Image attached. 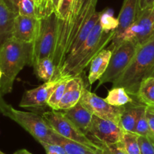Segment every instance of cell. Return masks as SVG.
Wrapping results in <instances>:
<instances>
[{"instance_id": "cell-1", "label": "cell", "mask_w": 154, "mask_h": 154, "mask_svg": "<svg viewBox=\"0 0 154 154\" xmlns=\"http://www.w3.org/2000/svg\"><path fill=\"white\" fill-rule=\"evenodd\" d=\"M114 35L115 31L110 33L103 31L98 22L84 45L74 55L66 58L55 78L72 79L80 76L93 59L112 42Z\"/></svg>"}, {"instance_id": "cell-2", "label": "cell", "mask_w": 154, "mask_h": 154, "mask_svg": "<svg viewBox=\"0 0 154 154\" xmlns=\"http://www.w3.org/2000/svg\"><path fill=\"white\" fill-rule=\"evenodd\" d=\"M154 72V34L138 45L132 61L122 75L113 82V87H123L132 98L138 92L140 84Z\"/></svg>"}, {"instance_id": "cell-3", "label": "cell", "mask_w": 154, "mask_h": 154, "mask_svg": "<svg viewBox=\"0 0 154 154\" xmlns=\"http://www.w3.org/2000/svg\"><path fill=\"white\" fill-rule=\"evenodd\" d=\"M32 44L25 43L11 38L0 46V68L2 77L0 91L3 95L10 93L19 72L26 65L31 66Z\"/></svg>"}, {"instance_id": "cell-4", "label": "cell", "mask_w": 154, "mask_h": 154, "mask_svg": "<svg viewBox=\"0 0 154 154\" xmlns=\"http://www.w3.org/2000/svg\"><path fill=\"white\" fill-rule=\"evenodd\" d=\"M98 0H75L69 16L65 21H58L57 27V42L62 45L73 42L80 30L96 11Z\"/></svg>"}, {"instance_id": "cell-5", "label": "cell", "mask_w": 154, "mask_h": 154, "mask_svg": "<svg viewBox=\"0 0 154 154\" xmlns=\"http://www.w3.org/2000/svg\"><path fill=\"white\" fill-rule=\"evenodd\" d=\"M57 27V16L55 12L40 19L38 33L32 43V66L45 57H50L53 60Z\"/></svg>"}, {"instance_id": "cell-6", "label": "cell", "mask_w": 154, "mask_h": 154, "mask_svg": "<svg viewBox=\"0 0 154 154\" xmlns=\"http://www.w3.org/2000/svg\"><path fill=\"white\" fill-rule=\"evenodd\" d=\"M154 34V8L142 11L137 15L135 22L120 36L114 37L108 49L112 50L120 42L134 41L137 45L143 43Z\"/></svg>"}, {"instance_id": "cell-7", "label": "cell", "mask_w": 154, "mask_h": 154, "mask_svg": "<svg viewBox=\"0 0 154 154\" xmlns=\"http://www.w3.org/2000/svg\"><path fill=\"white\" fill-rule=\"evenodd\" d=\"M44 119L47 121L53 131L57 134L86 145L95 150H99L100 147L93 141L87 135L81 131L73 122H71L63 112L50 110L42 114Z\"/></svg>"}, {"instance_id": "cell-8", "label": "cell", "mask_w": 154, "mask_h": 154, "mask_svg": "<svg viewBox=\"0 0 154 154\" xmlns=\"http://www.w3.org/2000/svg\"><path fill=\"white\" fill-rule=\"evenodd\" d=\"M8 117L19 124L39 143H53L54 131L42 116L32 112L16 110L11 107Z\"/></svg>"}, {"instance_id": "cell-9", "label": "cell", "mask_w": 154, "mask_h": 154, "mask_svg": "<svg viewBox=\"0 0 154 154\" xmlns=\"http://www.w3.org/2000/svg\"><path fill=\"white\" fill-rule=\"evenodd\" d=\"M138 45L134 41H124L112 50L111 60L106 71L99 80V87L108 82H114L128 67L136 51Z\"/></svg>"}, {"instance_id": "cell-10", "label": "cell", "mask_w": 154, "mask_h": 154, "mask_svg": "<svg viewBox=\"0 0 154 154\" xmlns=\"http://www.w3.org/2000/svg\"><path fill=\"white\" fill-rule=\"evenodd\" d=\"M80 102L93 116L101 119L111 120L120 124V117L125 107H114L108 104L105 98H102L85 88Z\"/></svg>"}, {"instance_id": "cell-11", "label": "cell", "mask_w": 154, "mask_h": 154, "mask_svg": "<svg viewBox=\"0 0 154 154\" xmlns=\"http://www.w3.org/2000/svg\"><path fill=\"white\" fill-rule=\"evenodd\" d=\"M124 131L116 122L93 116L87 136L99 146L100 143L114 144L121 141Z\"/></svg>"}, {"instance_id": "cell-12", "label": "cell", "mask_w": 154, "mask_h": 154, "mask_svg": "<svg viewBox=\"0 0 154 154\" xmlns=\"http://www.w3.org/2000/svg\"><path fill=\"white\" fill-rule=\"evenodd\" d=\"M66 78H54L38 87L24 92L19 106L28 110H42L48 107V101L59 84Z\"/></svg>"}, {"instance_id": "cell-13", "label": "cell", "mask_w": 154, "mask_h": 154, "mask_svg": "<svg viewBox=\"0 0 154 154\" xmlns=\"http://www.w3.org/2000/svg\"><path fill=\"white\" fill-rule=\"evenodd\" d=\"M40 19L18 14L14 21L12 38L25 43L32 44L37 36Z\"/></svg>"}, {"instance_id": "cell-14", "label": "cell", "mask_w": 154, "mask_h": 154, "mask_svg": "<svg viewBox=\"0 0 154 154\" xmlns=\"http://www.w3.org/2000/svg\"><path fill=\"white\" fill-rule=\"evenodd\" d=\"M85 86L81 77L77 76L69 80L63 98L59 104V110H66L75 107L82 98Z\"/></svg>"}, {"instance_id": "cell-15", "label": "cell", "mask_w": 154, "mask_h": 154, "mask_svg": "<svg viewBox=\"0 0 154 154\" xmlns=\"http://www.w3.org/2000/svg\"><path fill=\"white\" fill-rule=\"evenodd\" d=\"M64 114L69 120L73 122L82 132L87 135L91 126L93 115L81 104V102L75 107L64 110Z\"/></svg>"}, {"instance_id": "cell-16", "label": "cell", "mask_w": 154, "mask_h": 154, "mask_svg": "<svg viewBox=\"0 0 154 154\" xmlns=\"http://www.w3.org/2000/svg\"><path fill=\"white\" fill-rule=\"evenodd\" d=\"M147 108V106L137 102V101L125 106L124 111L120 117V125L124 131L135 133V125L141 113Z\"/></svg>"}, {"instance_id": "cell-17", "label": "cell", "mask_w": 154, "mask_h": 154, "mask_svg": "<svg viewBox=\"0 0 154 154\" xmlns=\"http://www.w3.org/2000/svg\"><path fill=\"white\" fill-rule=\"evenodd\" d=\"M138 11V0H124L118 16L119 26L114 37L120 36L136 20Z\"/></svg>"}, {"instance_id": "cell-18", "label": "cell", "mask_w": 154, "mask_h": 154, "mask_svg": "<svg viewBox=\"0 0 154 154\" xmlns=\"http://www.w3.org/2000/svg\"><path fill=\"white\" fill-rule=\"evenodd\" d=\"M18 14L12 11L4 2L0 0V46L12 38L14 21Z\"/></svg>"}, {"instance_id": "cell-19", "label": "cell", "mask_w": 154, "mask_h": 154, "mask_svg": "<svg viewBox=\"0 0 154 154\" xmlns=\"http://www.w3.org/2000/svg\"><path fill=\"white\" fill-rule=\"evenodd\" d=\"M112 51L108 48H105L99 53L90 63V72L88 75V81L93 85L96 81L99 80L106 71L111 60Z\"/></svg>"}, {"instance_id": "cell-20", "label": "cell", "mask_w": 154, "mask_h": 154, "mask_svg": "<svg viewBox=\"0 0 154 154\" xmlns=\"http://www.w3.org/2000/svg\"><path fill=\"white\" fill-rule=\"evenodd\" d=\"M100 14L101 11H96L91 17H90V19L85 23V24L83 26V27L81 28V30H80L78 36H76V38H75V39L74 40V42H72V46H71L70 49H69V54H68V56L66 58H68V57H72V55H74V54L78 51V50L84 45V42L87 41V39H88V37L90 36V34L92 32V30H93V27H94L95 26H96V24L99 22Z\"/></svg>"}, {"instance_id": "cell-21", "label": "cell", "mask_w": 154, "mask_h": 154, "mask_svg": "<svg viewBox=\"0 0 154 154\" xmlns=\"http://www.w3.org/2000/svg\"><path fill=\"white\" fill-rule=\"evenodd\" d=\"M53 143L61 145L66 154H99V150H95L86 145L66 138L56 132L53 133Z\"/></svg>"}, {"instance_id": "cell-22", "label": "cell", "mask_w": 154, "mask_h": 154, "mask_svg": "<svg viewBox=\"0 0 154 154\" xmlns=\"http://www.w3.org/2000/svg\"><path fill=\"white\" fill-rule=\"evenodd\" d=\"M134 99L147 107H154V76L141 82Z\"/></svg>"}, {"instance_id": "cell-23", "label": "cell", "mask_w": 154, "mask_h": 154, "mask_svg": "<svg viewBox=\"0 0 154 154\" xmlns=\"http://www.w3.org/2000/svg\"><path fill=\"white\" fill-rule=\"evenodd\" d=\"M35 73L39 79L45 82L54 79L57 73V66L54 60L50 57H45L38 61L34 65Z\"/></svg>"}, {"instance_id": "cell-24", "label": "cell", "mask_w": 154, "mask_h": 154, "mask_svg": "<svg viewBox=\"0 0 154 154\" xmlns=\"http://www.w3.org/2000/svg\"><path fill=\"white\" fill-rule=\"evenodd\" d=\"M105 100L114 107H125L135 101V99L123 87H112L108 91Z\"/></svg>"}, {"instance_id": "cell-25", "label": "cell", "mask_w": 154, "mask_h": 154, "mask_svg": "<svg viewBox=\"0 0 154 154\" xmlns=\"http://www.w3.org/2000/svg\"><path fill=\"white\" fill-rule=\"evenodd\" d=\"M138 136V134L133 132H123V137L120 142L127 154H141Z\"/></svg>"}, {"instance_id": "cell-26", "label": "cell", "mask_w": 154, "mask_h": 154, "mask_svg": "<svg viewBox=\"0 0 154 154\" xmlns=\"http://www.w3.org/2000/svg\"><path fill=\"white\" fill-rule=\"evenodd\" d=\"M99 23L102 30L106 33L115 31L119 26L118 18H114L113 11L110 8L101 11Z\"/></svg>"}, {"instance_id": "cell-27", "label": "cell", "mask_w": 154, "mask_h": 154, "mask_svg": "<svg viewBox=\"0 0 154 154\" xmlns=\"http://www.w3.org/2000/svg\"><path fill=\"white\" fill-rule=\"evenodd\" d=\"M69 79H70L66 78L62 80L61 82L57 85V87L56 88L54 91L51 95L49 101H48V107H50L52 110L59 111V104L63 98L66 85H67V83Z\"/></svg>"}, {"instance_id": "cell-28", "label": "cell", "mask_w": 154, "mask_h": 154, "mask_svg": "<svg viewBox=\"0 0 154 154\" xmlns=\"http://www.w3.org/2000/svg\"><path fill=\"white\" fill-rule=\"evenodd\" d=\"M18 14L38 18L36 0H19Z\"/></svg>"}, {"instance_id": "cell-29", "label": "cell", "mask_w": 154, "mask_h": 154, "mask_svg": "<svg viewBox=\"0 0 154 154\" xmlns=\"http://www.w3.org/2000/svg\"><path fill=\"white\" fill-rule=\"evenodd\" d=\"M75 0H60L59 7L56 11L58 21H65L69 16Z\"/></svg>"}, {"instance_id": "cell-30", "label": "cell", "mask_w": 154, "mask_h": 154, "mask_svg": "<svg viewBox=\"0 0 154 154\" xmlns=\"http://www.w3.org/2000/svg\"><path fill=\"white\" fill-rule=\"evenodd\" d=\"M99 154H127L122 146L121 142L114 144H99Z\"/></svg>"}, {"instance_id": "cell-31", "label": "cell", "mask_w": 154, "mask_h": 154, "mask_svg": "<svg viewBox=\"0 0 154 154\" xmlns=\"http://www.w3.org/2000/svg\"><path fill=\"white\" fill-rule=\"evenodd\" d=\"M141 154H154V142L145 136H138Z\"/></svg>"}, {"instance_id": "cell-32", "label": "cell", "mask_w": 154, "mask_h": 154, "mask_svg": "<svg viewBox=\"0 0 154 154\" xmlns=\"http://www.w3.org/2000/svg\"><path fill=\"white\" fill-rule=\"evenodd\" d=\"M40 143L46 152L47 151H51V152H56L57 154H66L64 148L58 143H45V142H41Z\"/></svg>"}, {"instance_id": "cell-33", "label": "cell", "mask_w": 154, "mask_h": 154, "mask_svg": "<svg viewBox=\"0 0 154 154\" xmlns=\"http://www.w3.org/2000/svg\"><path fill=\"white\" fill-rule=\"evenodd\" d=\"M60 2V0H47L45 10H44L43 17H42V18L48 16V15L54 13V12L56 13V11H57V8H58L59 7Z\"/></svg>"}, {"instance_id": "cell-34", "label": "cell", "mask_w": 154, "mask_h": 154, "mask_svg": "<svg viewBox=\"0 0 154 154\" xmlns=\"http://www.w3.org/2000/svg\"><path fill=\"white\" fill-rule=\"evenodd\" d=\"M11 108V106L5 101V100L3 99V95L0 91V114L8 117L10 113Z\"/></svg>"}, {"instance_id": "cell-35", "label": "cell", "mask_w": 154, "mask_h": 154, "mask_svg": "<svg viewBox=\"0 0 154 154\" xmlns=\"http://www.w3.org/2000/svg\"><path fill=\"white\" fill-rule=\"evenodd\" d=\"M146 116L148 121L149 126L154 135V107H147Z\"/></svg>"}, {"instance_id": "cell-36", "label": "cell", "mask_w": 154, "mask_h": 154, "mask_svg": "<svg viewBox=\"0 0 154 154\" xmlns=\"http://www.w3.org/2000/svg\"><path fill=\"white\" fill-rule=\"evenodd\" d=\"M154 7V0H138V14L146 9L153 8Z\"/></svg>"}, {"instance_id": "cell-37", "label": "cell", "mask_w": 154, "mask_h": 154, "mask_svg": "<svg viewBox=\"0 0 154 154\" xmlns=\"http://www.w3.org/2000/svg\"><path fill=\"white\" fill-rule=\"evenodd\" d=\"M6 5L15 13L18 14V4L19 0H3Z\"/></svg>"}, {"instance_id": "cell-38", "label": "cell", "mask_w": 154, "mask_h": 154, "mask_svg": "<svg viewBox=\"0 0 154 154\" xmlns=\"http://www.w3.org/2000/svg\"><path fill=\"white\" fill-rule=\"evenodd\" d=\"M47 2V0H43V3H42V8H41L40 11L38 12V18L41 19V18L43 17V13H44V10H45V5H46Z\"/></svg>"}, {"instance_id": "cell-39", "label": "cell", "mask_w": 154, "mask_h": 154, "mask_svg": "<svg viewBox=\"0 0 154 154\" xmlns=\"http://www.w3.org/2000/svg\"><path fill=\"white\" fill-rule=\"evenodd\" d=\"M13 154H32V153L26 149H18V150H17L16 152H14Z\"/></svg>"}, {"instance_id": "cell-40", "label": "cell", "mask_w": 154, "mask_h": 154, "mask_svg": "<svg viewBox=\"0 0 154 154\" xmlns=\"http://www.w3.org/2000/svg\"><path fill=\"white\" fill-rule=\"evenodd\" d=\"M42 3H43V0H36V5H37V17L39 11H40L41 8H42Z\"/></svg>"}, {"instance_id": "cell-41", "label": "cell", "mask_w": 154, "mask_h": 154, "mask_svg": "<svg viewBox=\"0 0 154 154\" xmlns=\"http://www.w3.org/2000/svg\"><path fill=\"white\" fill-rule=\"evenodd\" d=\"M2 77V71L1 68H0V82H1Z\"/></svg>"}, {"instance_id": "cell-42", "label": "cell", "mask_w": 154, "mask_h": 154, "mask_svg": "<svg viewBox=\"0 0 154 154\" xmlns=\"http://www.w3.org/2000/svg\"><path fill=\"white\" fill-rule=\"evenodd\" d=\"M46 154H57V153L54 152H51V151H47Z\"/></svg>"}, {"instance_id": "cell-43", "label": "cell", "mask_w": 154, "mask_h": 154, "mask_svg": "<svg viewBox=\"0 0 154 154\" xmlns=\"http://www.w3.org/2000/svg\"><path fill=\"white\" fill-rule=\"evenodd\" d=\"M0 154H5V153H4V152H2V151L0 150Z\"/></svg>"}, {"instance_id": "cell-44", "label": "cell", "mask_w": 154, "mask_h": 154, "mask_svg": "<svg viewBox=\"0 0 154 154\" xmlns=\"http://www.w3.org/2000/svg\"><path fill=\"white\" fill-rule=\"evenodd\" d=\"M152 76H154V72H153V75H152Z\"/></svg>"}, {"instance_id": "cell-45", "label": "cell", "mask_w": 154, "mask_h": 154, "mask_svg": "<svg viewBox=\"0 0 154 154\" xmlns=\"http://www.w3.org/2000/svg\"><path fill=\"white\" fill-rule=\"evenodd\" d=\"M153 8H154V7H153Z\"/></svg>"}]
</instances>
